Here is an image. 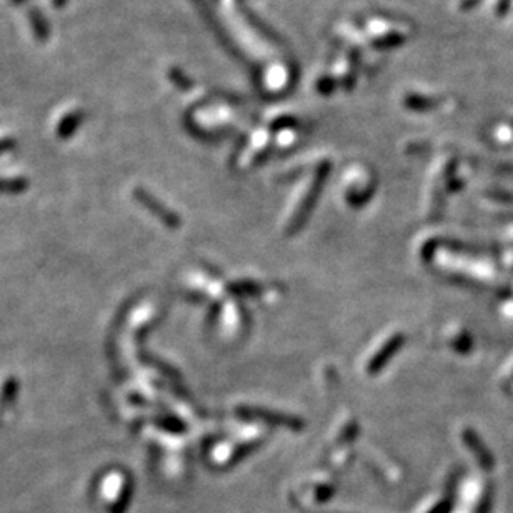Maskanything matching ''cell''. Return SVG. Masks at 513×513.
<instances>
[{"instance_id": "obj_1", "label": "cell", "mask_w": 513, "mask_h": 513, "mask_svg": "<svg viewBox=\"0 0 513 513\" xmlns=\"http://www.w3.org/2000/svg\"><path fill=\"white\" fill-rule=\"evenodd\" d=\"M84 118V114L80 112H74V114H68L66 118L61 122V125H59V130L57 134L62 137V139H66V137H68L70 134H74V132L79 128L80 122H82Z\"/></svg>"}, {"instance_id": "obj_4", "label": "cell", "mask_w": 513, "mask_h": 513, "mask_svg": "<svg viewBox=\"0 0 513 513\" xmlns=\"http://www.w3.org/2000/svg\"><path fill=\"white\" fill-rule=\"evenodd\" d=\"M12 145H14V144L8 142V140H0V153L6 152V151H8V148H10Z\"/></svg>"}, {"instance_id": "obj_2", "label": "cell", "mask_w": 513, "mask_h": 513, "mask_svg": "<svg viewBox=\"0 0 513 513\" xmlns=\"http://www.w3.org/2000/svg\"><path fill=\"white\" fill-rule=\"evenodd\" d=\"M24 187L20 181H0V192H17Z\"/></svg>"}, {"instance_id": "obj_3", "label": "cell", "mask_w": 513, "mask_h": 513, "mask_svg": "<svg viewBox=\"0 0 513 513\" xmlns=\"http://www.w3.org/2000/svg\"><path fill=\"white\" fill-rule=\"evenodd\" d=\"M33 17H36V19H33V24H36L38 37L45 38L47 37V24L44 22V19H42L40 14H37V12H33Z\"/></svg>"}]
</instances>
